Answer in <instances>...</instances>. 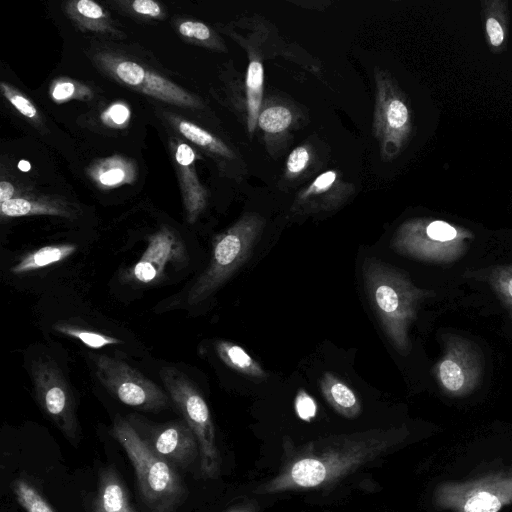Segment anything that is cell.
<instances>
[{
  "label": "cell",
  "mask_w": 512,
  "mask_h": 512,
  "mask_svg": "<svg viewBox=\"0 0 512 512\" xmlns=\"http://www.w3.org/2000/svg\"><path fill=\"white\" fill-rule=\"evenodd\" d=\"M94 364L100 383L125 405L151 412L171 407L169 395L127 363L104 354L95 356Z\"/></svg>",
  "instance_id": "10"
},
{
  "label": "cell",
  "mask_w": 512,
  "mask_h": 512,
  "mask_svg": "<svg viewBox=\"0 0 512 512\" xmlns=\"http://www.w3.org/2000/svg\"><path fill=\"white\" fill-rule=\"evenodd\" d=\"M437 507L451 512H500L512 504V471L463 482H445L434 493Z\"/></svg>",
  "instance_id": "8"
},
{
  "label": "cell",
  "mask_w": 512,
  "mask_h": 512,
  "mask_svg": "<svg viewBox=\"0 0 512 512\" xmlns=\"http://www.w3.org/2000/svg\"><path fill=\"white\" fill-rule=\"evenodd\" d=\"M295 409L300 418L310 420L316 414L317 405L308 393L300 390L295 399Z\"/></svg>",
  "instance_id": "30"
},
{
  "label": "cell",
  "mask_w": 512,
  "mask_h": 512,
  "mask_svg": "<svg viewBox=\"0 0 512 512\" xmlns=\"http://www.w3.org/2000/svg\"><path fill=\"white\" fill-rule=\"evenodd\" d=\"M227 512H259V509L254 502H244L238 506H235Z\"/></svg>",
  "instance_id": "39"
},
{
  "label": "cell",
  "mask_w": 512,
  "mask_h": 512,
  "mask_svg": "<svg viewBox=\"0 0 512 512\" xmlns=\"http://www.w3.org/2000/svg\"><path fill=\"white\" fill-rule=\"evenodd\" d=\"M294 122V114L290 107L284 104L271 103L262 106L259 117V128L266 138L283 136Z\"/></svg>",
  "instance_id": "22"
},
{
  "label": "cell",
  "mask_w": 512,
  "mask_h": 512,
  "mask_svg": "<svg viewBox=\"0 0 512 512\" xmlns=\"http://www.w3.org/2000/svg\"><path fill=\"white\" fill-rule=\"evenodd\" d=\"M187 249L180 238L164 228L150 236L147 248L132 267L130 277L140 284L159 281L170 264L187 261Z\"/></svg>",
  "instance_id": "13"
},
{
  "label": "cell",
  "mask_w": 512,
  "mask_h": 512,
  "mask_svg": "<svg viewBox=\"0 0 512 512\" xmlns=\"http://www.w3.org/2000/svg\"><path fill=\"white\" fill-rule=\"evenodd\" d=\"M176 161L182 166H189L193 163L195 154L193 149L187 144H180L175 154Z\"/></svg>",
  "instance_id": "34"
},
{
  "label": "cell",
  "mask_w": 512,
  "mask_h": 512,
  "mask_svg": "<svg viewBox=\"0 0 512 512\" xmlns=\"http://www.w3.org/2000/svg\"><path fill=\"white\" fill-rule=\"evenodd\" d=\"M362 275L385 334L394 348L406 355L410 351V325L431 292L418 288L404 272L374 257L365 258Z\"/></svg>",
  "instance_id": "2"
},
{
  "label": "cell",
  "mask_w": 512,
  "mask_h": 512,
  "mask_svg": "<svg viewBox=\"0 0 512 512\" xmlns=\"http://www.w3.org/2000/svg\"><path fill=\"white\" fill-rule=\"evenodd\" d=\"M115 75L125 84L142 90L146 94L172 104L198 107L196 98L173 84L169 80L146 71L141 65L133 61H120L114 68Z\"/></svg>",
  "instance_id": "15"
},
{
  "label": "cell",
  "mask_w": 512,
  "mask_h": 512,
  "mask_svg": "<svg viewBox=\"0 0 512 512\" xmlns=\"http://www.w3.org/2000/svg\"><path fill=\"white\" fill-rule=\"evenodd\" d=\"M353 192L354 186L345 182L337 170H327L298 192L291 209L297 214L331 211L340 207Z\"/></svg>",
  "instance_id": "14"
},
{
  "label": "cell",
  "mask_w": 512,
  "mask_h": 512,
  "mask_svg": "<svg viewBox=\"0 0 512 512\" xmlns=\"http://www.w3.org/2000/svg\"><path fill=\"white\" fill-rule=\"evenodd\" d=\"M18 167L22 171H29L30 170V164L26 160H21L18 164Z\"/></svg>",
  "instance_id": "40"
},
{
  "label": "cell",
  "mask_w": 512,
  "mask_h": 512,
  "mask_svg": "<svg viewBox=\"0 0 512 512\" xmlns=\"http://www.w3.org/2000/svg\"><path fill=\"white\" fill-rule=\"evenodd\" d=\"M482 19L489 50L495 54L506 50L509 34V9L506 0H482Z\"/></svg>",
  "instance_id": "17"
},
{
  "label": "cell",
  "mask_w": 512,
  "mask_h": 512,
  "mask_svg": "<svg viewBox=\"0 0 512 512\" xmlns=\"http://www.w3.org/2000/svg\"><path fill=\"white\" fill-rule=\"evenodd\" d=\"M124 178V173L120 169H113L103 173L100 176V181L106 185H113L119 183Z\"/></svg>",
  "instance_id": "36"
},
{
  "label": "cell",
  "mask_w": 512,
  "mask_h": 512,
  "mask_svg": "<svg viewBox=\"0 0 512 512\" xmlns=\"http://www.w3.org/2000/svg\"><path fill=\"white\" fill-rule=\"evenodd\" d=\"M405 426L330 435L296 445L283 441L277 474L254 489L258 495L325 489L395 450L407 438Z\"/></svg>",
  "instance_id": "1"
},
{
  "label": "cell",
  "mask_w": 512,
  "mask_h": 512,
  "mask_svg": "<svg viewBox=\"0 0 512 512\" xmlns=\"http://www.w3.org/2000/svg\"><path fill=\"white\" fill-rule=\"evenodd\" d=\"M14 194V187L11 183L6 181H1L0 183V202H6L8 200L13 199L12 196Z\"/></svg>",
  "instance_id": "38"
},
{
  "label": "cell",
  "mask_w": 512,
  "mask_h": 512,
  "mask_svg": "<svg viewBox=\"0 0 512 512\" xmlns=\"http://www.w3.org/2000/svg\"><path fill=\"white\" fill-rule=\"evenodd\" d=\"M55 329L69 337L78 339L87 347L93 349H99L108 345H116L122 343V341L118 338L102 334L99 332L87 330L84 328L72 326L66 323H57Z\"/></svg>",
  "instance_id": "25"
},
{
  "label": "cell",
  "mask_w": 512,
  "mask_h": 512,
  "mask_svg": "<svg viewBox=\"0 0 512 512\" xmlns=\"http://www.w3.org/2000/svg\"><path fill=\"white\" fill-rule=\"evenodd\" d=\"M375 108L372 131L383 161H393L402 152L413 131V114L407 96L386 70L376 68Z\"/></svg>",
  "instance_id": "7"
},
{
  "label": "cell",
  "mask_w": 512,
  "mask_h": 512,
  "mask_svg": "<svg viewBox=\"0 0 512 512\" xmlns=\"http://www.w3.org/2000/svg\"><path fill=\"white\" fill-rule=\"evenodd\" d=\"M179 32L186 37L197 40H208L211 37L210 29L202 22L185 21L180 24Z\"/></svg>",
  "instance_id": "31"
},
{
  "label": "cell",
  "mask_w": 512,
  "mask_h": 512,
  "mask_svg": "<svg viewBox=\"0 0 512 512\" xmlns=\"http://www.w3.org/2000/svg\"><path fill=\"white\" fill-rule=\"evenodd\" d=\"M36 400L44 414L71 443L80 440L73 393L58 365L40 357L30 364Z\"/></svg>",
  "instance_id": "9"
},
{
  "label": "cell",
  "mask_w": 512,
  "mask_h": 512,
  "mask_svg": "<svg viewBox=\"0 0 512 512\" xmlns=\"http://www.w3.org/2000/svg\"><path fill=\"white\" fill-rule=\"evenodd\" d=\"M264 226L265 220L261 215L248 213L216 237L208 267L187 293L188 305L206 300L234 274L247 260Z\"/></svg>",
  "instance_id": "4"
},
{
  "label": "cell",
  "mask_w": 512,
  "mask_h": 512,
  "mask_svg": "<svg viewBox=\"0 0 512 512\" xmlns=\"http://www.w3.org/2000/svg\"><path fill=\"white\" fill-rule=\"evenodd\" d=\"M74 92V85L69 82L58 84L53 90V97L62 100L70 97Z\"/></svg>",
  "instance_id": "37"
},
{
  "label": "cell",
  "mask_w": 512,
  "mask_h": 512,
  "mask_svg": "<svg viewBox=\"0 0 512 512\" xmlns=\"http://www.w3.org/2000/svg\"><path fill=\"white\" fill-rule=\"evenodd\" d=\"M109 117L117 124L123 123L129 117L128 109L122 104L112 106L108 112Z\"/></svg>",
  "instance_id": "35"
},
{
  "label": "cell",
  "mask_w": 512,
  "mask_h": 512,
  "mask_svg": "<svg viewBox=\"0 0 512 512\" xmlns=\"http://www.w3.org/2000/svg\"><path fill=\"white\" fill-rule=\"evenodd\" d=\"M219 358L233 370L254 378H266L267 373L242 347L219 340L215 344Z\"/></svg>",
  "instance_id": "21"
},
{
  "label": "cell",
  "mask_w": 512,
  "mask_h": 512,
  "mask_svg": "<svg viewBox=\"0 0 512 512\" xmlns=\"http://www.w3.org/2000/svg\"><path fill=\"white\" fill-rule=\"evenodd\" d=\"M320 389L330 406L343 417L354 419L360 415L361 402L342 379L326 372L320 380Z\"/></svg>",
  "instance_id": "18"
},
{
  "label": "cell",
  "mask_w": 512,
  "mask_h": 512,
  "mask_svg": "<svg viewBox=\"0 0 512 512\" xmlns=\"http://www.w3.org/2000/svg\"><path fill=\"white\" fill-rule=\"evenodd\" d=\"M473 233L461 226L431 218H413L395 232L391 246L399 254L434 263H450L466 251Z\"/></svg>",
  "instance_id": "5"
},
{
  "label": "cell",
  "mask_w": 512,
  "mask_h": 512,
  "mask_svg": "<svg viewBox=\"0 0 512 512\" xmlns=\"http://www.w3.org/2000/svg\"><path fill=\"white\" fill-rule=\"evenodd\" d=\"M78 12L86 18L100 19L104 16L102 8L91 0H80L77 3Z\"/></svg>",
  "instance_id": "32"
},
{
  "label": "cell",
  "mask_w": 512,
  "mask_h": 512,
  "mask_svg": "<svg viewBox=\"0 0 512 512\" xmlns=\"http://www.w3.org/2000/svg\"><path fill=\"white\" fill-rule=\"evenodd\" d=\"M34 212L33 203L27 199L13 198L1 203V214L7 217L31 215Z\"/></svg>",
  "instance_id": "29"
},
{
  "label": "cell",
  "mask_w": 512,
  "mask_h": 512,
  "mask_svg": "<svg viewBox=\"0 0 512 512\" xmlns=\"http://www.w3.org/2000/svg\"><path fill=\"white\" fill-rule=\"evenodd\" d=\"M147 447L178 470H188L199 459L197 439L183 420L153 423L136 415L126 417Z\"/></svg>",
  "instance_id": "11"
},
{
  "label": "cell",
  "mask_w": 512,
  "mask_h": 512,
  "mask_svg": "<svg viewBox=\"0 0 512 512\" xmlns=\"http://www.w3.org/2000/svg\"><path fill=\"white\" fill-rule=\"evenodd\" d=\"M488 280L512 317V262L491 269Z\"/></svg>",
  "instance_id": "26"
},
{
  "label": "cell",
  "mask_w": 512,
  "mask_h": 512,
  "mask_svg": "<svg viewBox=\"0 0 512 512\" xmlns=\"http://www.w3.org/2000/svg\"><path fill=\"white\" fill-rule=\"evenodd\" d=\"M77 247L74 244H58L39 248L23 256L10 271L15 274H23L42 267L58 263L72 255Z\"/></svg>",
  "instance_id": "20"
},
{
  "label": "cell",
  "mask_w": 512,
  "mask_h": 512,
  "mask_svg": "<svg viewBox=\"0 0 512 512\" xmlns=\"http://www.w3.org/2000/svg\"><path fill=\"white\" fill-rule=\"evenodd\" d=\"M178 130L186 139L199 146L205 147L221 156H234L232 151L220 139L191 122H179Z\"/></svg>",
  "instance_id": "23"
},
{
  "label": "cell",
  "mask_w": 512,
  "mask_h": 512,
  "mask_svg": "<svg viewBox=\"0 0 512 512\" xmlns=\"http://www.w3.org/2000/svg\"><path fill=\"white\" fill-rule=\"evenodd\" d=\"M484 359L479 347L469 340L448 335L435 374L443 391L450 396H465L480 384Z\"/></svg>",
  "instance_id": "12"
},
{
  "label": "cell",
  "mask_w": 512,
  "mask_h": 512,
  "mask_svg": "<svg viewBox=\"0 0 512 512\" xmlns=\"http://www.w3.org/2000/svg\"><path fill=\"white\" fill-rule=\"evenodd\" d=\"M160 375L172 403L197 439L202 476L206 479H217L221 473V456L206 401L191 380L180 370L165 367L160 371Z\"/></svg>",
  "instance_id": "6"
},
{
  "label": "cell",
  "mask_w": 512,
  "mask_h": 512,
  "mask_svg": "<svg viewBox=\"0 0 512 512\" xmlns=\"http://www.w3.org/2000/svg\"><path fill=\"white\" fill-rule=\"evenodd\" d=\"M1 90L11 104L24 116L34 118L37 115L35 106L23 95L12 90L8 85L1 83Z\"/></svg>",
  "instance_id": "28"
},
{
  "label": "cell",
  "mask_w": 512,
  "mask_h": 512,
  "mask_svg": "<svg viewBox=\"0 0 512 512\" xmlns=\"http://www.w3.org/2000/svg\"><path fill=\"white\" fill-rule=\"evenodd\" d=\"M110 432L131 462L145 511L176 512L188 496L179 470L151 451L126 418L116 417Z\"/></svg>",
  "instance_id": "3"
},
{
  "label": "cell",
  "mask_w": 512,
  "mask_h": 512,
  "mask_svg": "<svg viewBox=\"0 0 512 512\" xmlns=\"http://www.w3.org/2000/svg\"><path fill=\"white\" fill-rule=\"evenodd\" d=\"M264 68L258 56L250 53L245 79L247 129L252 135L258 125L263 106Z\"/></svg>",
  "instance_id": "19"
},
{
  "label": "cell",
  "mask_w": 512,
  "mask_h": 512,
  "mask_svg": "<svg viewBox=\"0 0 512 512\" xmlns=\"http://www.w3.org/2000/svg\"><path fill=\"white\" fill-rule=\"evenodd\" d=\"M11 488L26 512H55L37 488L25 479L14 480Z\"/></svg>",
  "instance_id": "24"
},
{
  "label": "cell",
  "mask_w": 512,
  "mask_h": 512,
  "mask_svg": "<svg viewBox=\"0 0 512 512\" xmlns=\"http://www.w3.org/2000/svg\"><path fill=\"white\" fill-rule=\"evenodd\" d=\"M132 6L134 11L143 15L156 17L161 12L159 5L152 0H136Z\"/></svg>",
  "instance_id": "33"
},
{
  "label": "cell",
  "mask_w": 512,
  "mask_h": 512,
  "mask_svg": "<svg viewBox=\"0 0 512 512\" xmlns=\"http://www.w3.org/2000/svg\"><path fill=\"white\" fill-rule=\"evenodd\" d=\"M92 512H137L122 478L112 466L104 468L99 476Z\"/></svg>",
  "instance_id": "16"
},
{
  "label": "cell",
  "mask_w": 512,
  "mask_h": 512,
  "mask_svg": "<svg viewBox=\"0 0 512 512\" xmlns=\"http://www.w3.org/2000/svg\"><path fill=\"white\" fill-rule=\"evenodd\" d=\"M313 161V150L310 145L303 144L294 148L287 157L285 177L290 180L300 178Z\"/></svg>",
  "instance_id": "27"
}]
</instances>
